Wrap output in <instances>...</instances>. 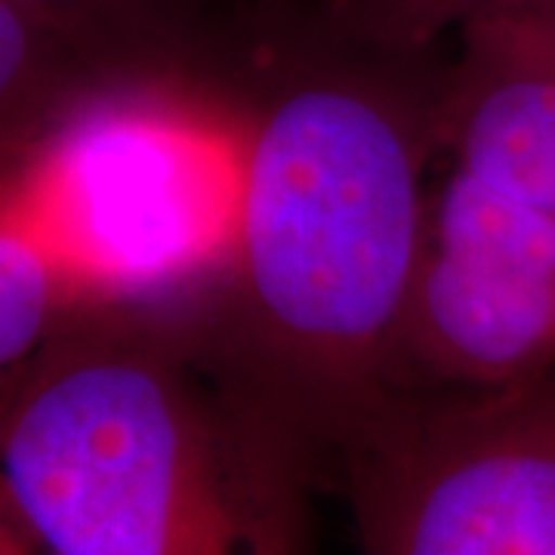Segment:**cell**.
I'll return each instance as SVG.
<instances>
[{"instance_id": "cell-4", "label": "cell", "mask_w": 555, "mask_h": 555, "mask_svg": "<svg viewBox=\"0 0 555 555\" xmlns=\"http://www.w3.org/2000/svg\"><path fill=\"white\" fill-rule=\"evenodd\" d=\"M555 371V214L454 167L429 201L389 392H506Z\"/></svg>"}, {"instance_id": "cell-7", "label": "cell", "mask_w": 555, "mask_h": 555, "mask_svg": "<svg viewBox=\"0 0 555 555\" xmlns=\"http://www.w3.org/2000/svg\"><path fill=\"white\" fill-rule=\"evenodd\" d=\"M65 269L47 229L22 204H3L0 225V371L22 367L65 321Z\"/></svg>"}, {"instance_id": "cell-6", "label": "cell", "mask_w": 555, "mask_h": 555, "mask_svg": "<svg viewBox=\"0 0 555 555\" xmlns=\"http://www.w3.org/2000/svg\"><path fill=\"white\" fill-rule=\"evenodd\" d=\"M100 50L20 3L0 0V124L7 155L38 137L60 108L78 68H90Z\"/></svg>"}, {"instance_id": "cell-9", "label": "cell", "mask_w": 555, "mask_h": 555, "mask_svg": "<svg viewBox=\"0 0 555 555\" xmlns=\"http://www.w3.org/2000/svg\"><path fill=\"white\" fill-rule=\"evenodd\" d=\"M377 3L379 7H389L398 20L426 25L429 13L436 10V3H441V0H377ZM550 3H555V0H550Z\"/></svg>"}, {"instance_id": "cell-8", "label": "cell", "mask_w": 555, "mask_h": 555, "mask_svg": "<svg viewBox=\"0 0 555 555\" xmlns=\"http://www.w3.org/2000/svg\"><path fill=\"white\" fill-rule=\"evenodd\" d=\"M47 22L78 35L93 50L108 53L127 38H142L152 28L155 0H10Z\"/></svg>"}, {"instance_id": "cell-3", "label": "cell", "mask_w": 555, "mask_h": 555, "mask_svg": "<svg viewBox=\"0 0 555 555\" xmlns=\"http://www.w3.org/2000/svg\"><path fill=\"white\" fill-rule=\"evenodd\" d=\"M334 448L364 553L555 555V371L392 392Z\"/></svg>"}, {"instance_id": "cell-1", "label": "cell", "mask_w": 555, "mask_h": 555, "mask_svg": "<svg viewBox=\"0 0 555 555\" xmlns=\"http://www.w3.org/2000/svg\"><path fill=\"white\" fill-rule=\"evenodd\" d=\"M429 118L346 75L284 87L250 133L235 222L238 383L299 448H334L392 396L429 219Z\"/></svg>"}, {"instance_id": "cell-2", "label": "cell", "mask_w": 555, "mask_h": 555, "mask_svg": "<svg viewBox=\"0 0 555 555\" xmlns=\"http://www.w3.org/2000/svg\"><path fill=\"white\" fill-rule=\"evenodd\" d=\"M299 451L241 383L214 398L133 321L65 318L3 377V516L38 553L291 550Z\"/></svg>"}, {"instance_id": "cell-5", "label": "cell", "mask_w": 555, "mask_h": 555, "mask_svg": "<svg viewBox=\"0 0 555 555\" xmlns=\"http://www.w3.org/2000/svg\"><path fill=\"white\" fill-rule=\"evenodd\" d=\"M460 56L429 112L433 142L478 182L555 214V3L441 0Z\"/></svg>"}]
</instances>
